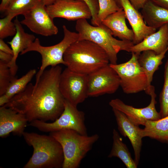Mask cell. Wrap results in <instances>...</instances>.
Instances as JSON below:
<instances>
[{
    "instance_id": "cell-1",
    "label": "cell",
    "mask_w": 168,
    "mask_h": 168,
    "mask_svg": "<svg viewBox=\"0 0 168 168\" xmlns=\"http://www.w3.org/2000/svg\"><path fill=\"white\" fill-rule=\"evenodd\" d=\"M62 72L58 65L45 70L35 84L29 83L3 106L23 114L29 123L54 121L64 108L65 99L59 88Z\"/></svg>"
},
{
    "instance_id": "cell-2",
    "label": "cell",
    "mask_w": 168,
    "mask_h": 168,
    "mask_svg": "<svg viewBox=\"0 0 168 168\" xmlns=\"http://www.w3.org/2000/svg\"><path fill=\"white\" fill-rule=\"evenodd\" d=\"M65 65L70 70L88 75L109 64L105 51L88 40H78L71 44L63 56Z\"/></svg>"
},
{
    "instance_id": "cell-3",
    "label": "cell",
    "mask_w": 168,
    "mask_h": 168,
    "mask_svg": "<svg viewBox=\"0 0 168 168\" xmlns=\"http://www.w3.org/2000/svg\"><path fill=\"white\" fill-rule=\"evenodd\" d=\"M22 136L33 150L31 157L24 168H62L64 156L60 143L53 137L25 132Z\"/></svg>"
},
{
    "instance_id": "cell-4",
    "label": "cell",
    "mask_w": 168,
    "mask_h": 168,
    "mask_svg": "<svg viewBox=\"0 0 168 168\" xmlns=\"http://www.w3.org/2000/svg\"><path fill=\"white\" fill-rule=\"evenodd\" d=\"M75 29L79 35L78 40H88L98 44L106 52L110 64H117V54L121 51L130 52L134 44L132 41L117 40L113 37L111 30L101 23L98 26L91 25L86 19L77 21Z\"/></svg>"
},
{
    "instance_id": "cell-5",
    "label": "cell",
    "mask_w": 168,
    "mask_h": 168,
    "mask_svg": "<svg viewBox=\"0 0 168 168\" xmlns=\"http://www.w3.org/2000/svg\"><path fill=\"white\" fill-rule=\"evenodd\" d=\"M49 135L62 146L64 156L62 168H78L82 160L99 138L97 134L88 136L71 129L55 131Z\"/></svg>"
},
{
    "instance_id": "cell-6",
    "label": "cell",
    "mask_w": 168,
    "mask_h": 168,
    "mask_svg": "<svg viewBox=\"0 0 168 168\" xmlns=\"http://www.w3.org/2000/svg\"><path fill=\"white\" fill-rule=\"evenodd\" d=\"M64 36L63 40L54 45L44 46L40 44L39 39L36 38L29 47L20 54H24L30 51L39 53L41 57V65L36 75V81H38L44 71L48 66H55L59 64L65 65L64 54L69 46L78 40V33L69 30L64 25L63 26Z\"/></svg>"
},
{
    "instance_id": "cell-7",
    "label": "cell",
    "mask_w": 168,
    "mask_h": 168,
    "mask_svg": "<svg viewBox=\"0 0 168 168\" xmlns=\"http://www.w3.org/2000/svg\"><path fill=\"white\" fill-rule=\"evenodd\" d=\"M85 121L84 113L78 110L77 106L65 100L64 110L56 120L51 123L35 120L29 123V125L44 132L71 129L81 134L87 135Z\"/></svg>"
},
{
    "instance_id": "cell-8",
    "label": "cell",
    "mask_w": 168,
    "mask_h": 168,
    "mask_svg": "<svg viewBox=\"0 0 168 168\" xmlns=\"http://www.w3.org/2000/svg\"><path fill=\"white\" fill-rule=\"evenodd\" d=\"M139 55L132 53L131 57L128 61L119 64H109L118 75L120 86L126 94L145 91L148 88L146 75L138 62Z\"/></svg>"
},
{
    "instance_id": "cell-9",
    "label": "cell",
    "mask_w": 168,
    "mask_h": 168,
    "mask_svg": "<svg viewBox=\"0 0 168 168\" xmlns=\"http://www.w3.org/2000/svg\"><path fill=\"white\" fill-rule=\"evenodd\" d=\"M59 88L65 100L77 106L88 96L87 75L73 71L67 67L61 73Z\"/></svg>"
},
{
    "instance_id": "cell-10",
    "label": "cell",
    "mask_w": 168,
    "mask_h": 168,
    "mask_svg": "<svg viewBox=\"0 0 168 168\" xmlns=\"http://www.w3.org/2000/svg\"><path fill=\"white\" fill-rule=\"evenodd\" d=\"M151 96L149 104L143 108H136L125 104L120 99L111 100L109 102L112 109H116L124 113L132 122L139 126H144L148 120H156L161 119L159 112L156 110L155 105L156 103V95L154 86L151 85L145 92Z\"/></svg>"
},
{
    "instance_id": "cell-11",
    "label": "cell",
    "mask_w": 168,
    "mask_h": 168,
    "mask_svg": "<svg viewBox=\"0 0 168 168\" xmlns=\"http://www.w3.org/2000/svg\"><path fill=\"white\" fill-rule=\"evenodd\" d=\"M87 85L88 96L96 97L114 93L120 86V79L109 64L87 75Z\"/></svg>"
},
{
    "instance_id": "cell-12",
    "label": "cell",
    "mask_w": 168,
    "mask_h": 168,
    "mask_svg": "<svg viewBox=\"0 0 168 168\" xmlns=\"http://www.w3.org/2000/svg\"><path fill=\"white\" fill-rule=\"evenodd\" d=\"M23 15L24 19L20 21L21 23L26 26L33 32L45 36L58 33V29L53 19L41 2Z\"/></svg>"
},
{
    "instance_id": "cell-13",
    "label": "cell",
    "mask_w": 168,
    "mask_h": 168,
    "mask_svg": "<svg viewBox=\"0 0 168 168\" xmlns=\"http://www.w3.org/2000/svg\"><path fill=\"white\" fill-rule=\"evenodd\" d=\"M46 9L51 17L63 18L68 21L91 18L87 5L82 0H56L46 6Z\"/></svg>"
},
{
    "instance_id": "cell-14",
    "label": "cell",
    "mask_w": 168,
    "mask_h": 168,
    "mask_svg": "<svg viewBox=\"0 0 168 168\" xmlns=\"http://www.w3.org/2000/svg\"><path fill=\"white\" fill-rule=\"evenodd\" d=\"M118 6L124 11L134 34L133 43L137 44L156 29L147 26L142 14L132 5L129 0H114Z\"/></svg>"
},
{
    "instance_id": "cell-15",
    "label": "cell",
    "mask_w": 168,
    "mask_h": 168,
    "mask_svg": "<svg viewBox=\"0 0 168 168\" xmlns=\"http://www.w3.org/2000/svg\"><path fill=\"white\" fill-rule=\"evenodd\" d=\"M115 118L118 128L120 133L129 140L133 148L134 161L138 165L140 157L142 145V129L130 120L121 111L112 109Z\"/></svg>"
},
{
    "instance_id": "cell-16",
    "label": "cell",
    "mask_w": 168,
    "mask_h": 168,
    "mask_svg": "<svg viewBox=\"0 0 168 168\" xmlns=\"http://www.w3.org/2000/svg\"><path fill=\"white\" fill-rule=\"evenodd\" d=\"M28 121L23 114L12 109L0 107V137L4 138L10 133L22 136Z\"/></svg>"
},
{
    "instance_id": "cell-17",
    "label": "cell",
    "mask_w": 168,
    "mask_h": 168,
    "mask_svg": "<svg viewBox=\"0 0 168 168\" xmlns=\"http://www.w3.org/2000/svg\"><path fill=\"white\" fill-rule=\"evenodd\" d=\"M168 47V23L159 28V30L147 37L139 43L130 48V52L139 54L145 50H152L160 54Z\"/></svg>"
},
{
    "instance_id": "cell-18",
    "label": "cell",
    "mask_w": 168,
    "mask_h": 168,
    "mask_svg": "<svg viewBox=\"0 0 168 168\" xmlns=\"http://www.w3.org/2000/svg\"><path fill=\"white\" fill-rule=\"evenodd\" d=\"M14 22L16 26V32L12 40L8 42L11 45L13 52L12 59L8 64L12 75L15 76L18 68L16 61L19 54L26 49L35 41L36 38L33 35L25 31L22 24L17 17Z\"/></svg>"
},
{
    "instance_id": "cell-19",
    "label": "cell",
    "mask_w": 168,
    "mask_h": 168,
    "mask_svg": "<svg viewBox=\"0 0 168 168\" xmlns=\"http://www.w3.org/2000/svg\"><path fill=\"white\" fill-rule=\"evenodd\" d=\"M125 12L122 8L110 15L102 22V23L108 27L112 31L113 36L122 40L132 41L134 34L132 29L127 26Z\"/></svg>"
},
{
    "instance_id": "cell-20",
    "label": "cell",
    "mask_w": 168,
    "mask_h": 168,
    "mask_svg": "<svg viewBox=\"0 0 168 168\" xmlns=\"http://www.w3.org/2000/svg\"><path fill=\"white\" fill-rule=\"evenodd\" d=\"M141 14L146 24L155 29L168 23V9L147 0L142 9Z\"/></svg>"
},
{
    "instance_id": "cell-21",
    "label": "cell",
    "mask_w": 168,
    "mask_h": 168,
    "mask_svg": "<svg viewBox=\"0 0 168 168\" xmlns=\"http://www.w3.org/2000/svg\"><path fill=\"white\" fill-rule=\"evenodd\" d=\"M168 51V47L164 52L159 54H156L153 51L148 50L142 51L139 55L138 62L144 71L146 75L148 89L151 85L154 73L162 63V60Z\"/></svg>"
},
{
    "instance_id": "cell-22",
    "label": "cell",
    "mask_w": 168,
    "mask_h": 168,
    "mask_svg": "<svg viewBox=\"0 0 168 168\" xmlns=\"http://www.w3.org/2000/svg\"><path fill=\"white\" fill-rule=\"evenodd\" d=\"M113 143L111 150L108 157H117L120 159L127 168H136L138 165L122 138L115 129L113 131Z\"/></svg>"
},
{
    "instance_id": "cell-23",
    "label": "cell",
    "mask_w": 168,
    "mask_h": 168,
    "mask_svg": "<svg viewBox=\"0 0 168 168\" xmlns=\"http://www.w3.org/2000/svg\"><path fill=\"white\" fill-rule=\"evenodd\" d=\"M36 73L35 69H32L19 78L15 77L13 78L5 93L0 96V107L7 104L12 97L23 91Z\"/></svg>"
},
{
    "instance_id": "cell-24",
    "label": "cell",
    "mask_w": 168,
    "mask_h": 168,
    "mask_svg": "<svg viewBox=\"0 0 168 168\" xmlns=\"http://www.w3.org/2000/svg\"><path fill=\"white\" fill-rule=\"evenodd\" d=\"M41 2V0H14L4 12L6 15L9 14H12L16 16L23 15Z\"/></svg>"
},
{
    "instance_id": "cell-25",
    "label": "cell",
    "mask_w": 168,
    "mask_h": 168,
    "mask_svg": "<svg viewBox=\"0 0 168 168\" xmlns=\"http://www.w3.org/2000/svg\"><path fill=\"white\" fill-rule=\"evenodd\" d=\"M164 82L159 96L161 119L168 116V59L164 67Z\"/></svg>"
},
{
    "instance_id": "cell-26",
    "label": "cell",
    "mask_w": 168,
    "mask_h": 168,
    "mask_svg": "<svg viewBox=\"0 0 168 168\" xmlns=\"http://www.w3.org/2000/svg\"><path fill=\"white\" fill-rule=\"evenodd\" d=\"M99 9L97 15L99 25L110 15L119 10L120 8L114 0H98Z\"/></svg>"
},
{
    "instance_id": "cell-27",
    "label": "cell",
    "mask_w": 168,
    "mask_h": 168,
    "mask_svg": "<svg viewBox=\"0 0 168 168\" xmlns=\"http://www.w3.org/2000/svg\"><path fill=\"white\" fill-rule=\"evenodd\" d=\"M16 16L14 15L9 14L0 19V39H3L15 35L16 29L15 24L12 20Z\"/></svg>"
},
{
    "instance_id": "cell-28",
    "label": "cell",
    "mask_w": 168,
    "mask_h": 168,
    "mask_svg": "<svg viewBox=\"0 0 168 168\" xmlns=\"http://www.w3.org/2000/svg\"><path fill=\"white\" fill-rule=\"evenodd\" d=\"M15 77L12 75L8 63L0 60V96L5 93Z\"/></svg>"
},
{
    "instance_id": "cell-29",
    "label": "cell",
    "mask_w": 168,
    "mask_h": 168,
    "mask_svg": "<svg viewBox=\"0 0 168 168\" xmlns=\"http://www.w3.org/2000/svg\"><path fill=\"white\" fill-rule=\"evenodd\" d=\"M89 8L91 14V23L94 26L99 25L97 21V15L99 9L98 0H82Z\"/></svg>"
},
{
    "instance_id": "cell-30",
    "label": "cell",
    "mask_w": 168,
    "mask_h": 168,
    "mask_svg": "<svg viewBox=\"0 0 168 168\" xmlns=\"http://www.w3.org/2000/svg\"><path fill=\"white\" fill-rule=\"evenodd\" d=\"M0 51L13 55V52L12 49L5 42L3 39H0Z\"/></svg>"
},
{
    "instance_id": "cell-31",
    "label": "cell",
    "mask_w": 168,
    "mask_h": 168,
    "mask_svg": "<svg viewBox=\"0 0 168 168\" xmlns=\"http://www.w3.org/2000/svg\"><path fill=\"white\" fill-rule=\"evenodd\" d=\"M12 55L0 51V60L8 64L12 61Z\"/></svg>"
},
{
    "instance_id": "cell-32",
    "label": "cell",
    "mask_w": 168,
    "mask_h": 168,
    "mask_svg": "<svg viewBox=\"0 0 168 168\" xmlns=\"http://www.w3.org/2000/svg\"><path fill=\"white\" fill-rule=\"evenodd\" d=\"M132 5L137 10L142 9L147 0H129Z\"/></svg>"
},
{
    "instance_id": "cell-33",
    "label": "cell",
    "mask_w": 168,
    "mask_h": 168,
    "mask_svg": "<svg viewBox=\"0 0 168 168\" xmlns=\"http://www.w3.org/2000/svg\"><path fill=\"white\" fill-rule=\"evenodd\" d=\"M156 5L168 9V0H151Z\"/></svg>"
},
{
    "instance_id": "cell-34",
    "label": "cell",
    "mask_w": 168,
    "mask_h": 168,
    "mask_svg": "<svg viewBox=\"0 0 168 168\" xmlns=\"http://www.w3.org/2000/svg\"><path fill=\"white\" fill-rule=\"evenodd\" d=\"M14 0H1L0 5V11L4 12L10 4Z\"/></svg>"
},
{
    "instance_id": "cell-35",
    "label": "cell",
    "mask_w": 168,
    "mask_h": 168,
    "mask_svg": "<svg viewBox=\"0 0 168 168\" xmlns=\"http://www.w3.org/2000/svg\"><path fill=\"white\" fill-rule=\"evenodd\" d=\"M56 0H41V2L45 6L53 3Z\"/></svg>"
}]
</instances>
